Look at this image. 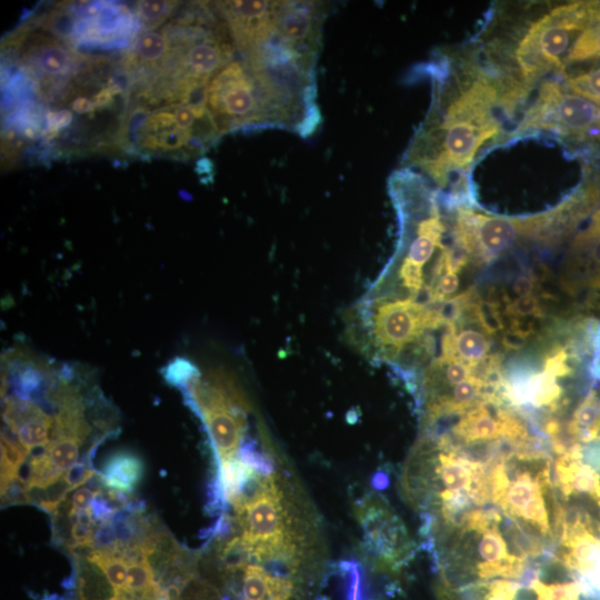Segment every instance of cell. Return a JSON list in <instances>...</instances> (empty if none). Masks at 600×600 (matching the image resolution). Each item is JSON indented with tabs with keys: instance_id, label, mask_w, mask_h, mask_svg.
<instances>
[{
	"instance_id": "6da1fadb",
	"label": "cell",
	"mask_w": 600,
	"mask_h": 600,
	"mask_svg": "<svg viewBox=\"0 0 600 600\" xmlns=\"http://www.w3.org/2000/svg\"><path fill=\"white\" fill-rule=\"evenodd\" d=\"M3 69L6 162L116 152L131 96L122 51L82 52L37 28L2 53Z\"/></svg>"
},
{
	"instance_id": "7a4b0ae2",
	"label": "cell",
	"mask_w": 600,
	"mask_h": 600,
	"mask_svg": "<svg viewBox=\"0 0 600 600\" xmlns=\"http://www.w3.org/2000/svg\"><path fill=\"white\" fill-rule=\"evenodd\" d=\"M474 54L430 62L432 101L403 156L404 168L450 188L449 203L471 198L468 174L480 148L502 143L506 122L526 97Z\"/></svg>"
},
{
	"instance_id": "3957f363",
	"label": "cell",
	"mask_w": 600,
	"mask_h": 600,
	"mask_svg": "<svg viewBox=\"0 0 600 600\" xmlns=\"http://www.w3.org/2000/svg\"><path fill=\"white\" fill-rule=\"evenodd\" d=\"M237 53L217 1L181 3L169 20L139 31L123 50L130 99L156 103L204 100L209 80Z\"/></svg>"
},
{
	"instance_id": "277c9868",
	"label": "cell",
	"mask_w": 600,
	"mask_h": 600,
	"mask_svg": "<svg viewBox=\"0 0 600 600\" xmlns=\"http://www.w3.org/2000/svg\"><path fill=\"white\" fill-rule=\"evenodd\" d=\"M438 584L458 588L496 579L524 581L550 550L493 506L474 508L451 524L427 531Z\"/></svg>"
},
{
	"instance_id": "5b68a950",
	"label": "cell",
	"mask_w": 600,
	"mask_h": 600,
	"mask_svg": "<svg viewBox=\"0 0 600 600\" xmlns=\"http://www.w3.org/2000/svg\"><path fill=\"white\" fill-rule=\"evenodd\" d=\"M399 219V241L390 263L368 294L409 298L427 304L433 274L449 244L438 192L421 173L402 167L389 179Z\"/></svg>"
},
{
	"instance_id": "8992f818",
	"label": "cell",
	"mask_w": 600,
	"mask_h": 600,
	"mask_svg": "<svg viewBox=\"0 0 600 600\" xmlns=\"http://www.w3.org/2000/svg\"><path fill=\"white\" fill-rule=\"evenodd\" d=\"M491 461L441 434L421 432L406 462L401 486L410 504L424 513L426 531L490 504Z\"/></svg>"
},
{
	"instance_id": "52a82bcc",
	"label": "cell",
	"mask_w": 600,
	"mask_h": 600,
	"mask_svg": "<svg viewBox=\"0 0 600 600\" xmlns=\"http://www.w3.org/2000/svg\"><path fill=\"white\" fill-rule=\"evenodd\" d=\"M489 502L552 552L563 509L547 446L509 448L496 456L489 468Z\"/></svg>"
},
{
	"instance_id": "ba28073f",
	"label": "cell",
	"mask_w": 600,
	"mask_h": 600,
	"mask_svg": "<svg viewBox=\"0 0 600 600\" xmlns=\"http://www.w3.org/2000/svg\"><path fill=\"white\" fill-rule=\"evenodd\" d=\"M446 323L441 307L367 293L351 314L350 329L352 341L372 360L414 373L432 356L429 332Z\"/></svg>"
},
{
	"instance_id": "9c48e42d",
	"label": "cell",
	"mask_w": 600,
	"mask_h": 600,
	"mask_svg": "<svg viewBox=\"0 0 600 600\" xmlns=\"http://www.w3.org/2000/svg\"><path fill=\"white\" fill-rule=\"evenodd\" d=\"M219 138L204 100H130L114 153L188 161L204 153Z\"/></svg>"
},
{
	"instance_id": "30bf717a",
	"label": "cell",
	"mask_w": 600,
	"mask_h": 600,
	"mask_svg": "<svg viewBox=\"0 0 600 600\" xmlns=\"http://www.w3.org/2000/svg\"><path fill=\"white\" fill-rule=\"evenodd\" d=\"M599 3L570 1L550 7L526 23L506 49V62L492 68L528 97L533 86L546 76L564 73L567 57L592 20Z\"/></svg>"
},
{
	"instance_id": "8fae6325",
	"label": "cell",
	"mask_w": 600,
	"mask_h": 600,
	"mask_svg": "<svg viewBox=\"0 0 600 600\" xmlns=\"http://www.w3.org/2000/svg\"><path fill=\"white\" fill-rule=\"evenodd\" d=\"M449 209L453 210L451 244L467 264L488 263L526 241H560L570 230L563 201L547 212L524 218L482 213L468 204Z\"/></svg>"
},
{
	"instance_id": "7c38bea8",
	"label": "cell",
	"mask_w": 600,
	"mask_h": 600,
	"mask_svg": "<svg viewBox=\"0 0 600 600\" xmlns=\"http://www.w3.org/2000/svg\"><path fill=\"white\" fill-rule=\"evenodd\" d=\"M538 132L568 146L600 147V104L570 91L559 80L546 79L502 143Z\"/></svg>"
},
{
	"instance_id": "4fadbf2b",
	"label": "cell",
	"mask_w": 600,
	"mask_h": 600,
	"mask_svg": "<svg viewBox=\"0 0 600 600\" xmlns=\"http://www.w3.org/2000/svg\"><path fill=\"white\" fill-rule=\"evenodd\" d=\"M32 18L78 49H120L129 46L140 30L133 10L112 2H59Z\"/></svg>"
},
{
	"instance_id": "5bb4252c",
	"label": "cell",
	"mask_w": 600,
	"mask_h": 600,
	"mask_svg": "<svg viewBox=\"0 0 600 600\" xmlns=\"http://www.w3.org/2000/svg\"><path fill=\"white\" fill-rule=\"evenodd\" d=\"M204 102L221 137L240 129L274 128L264 94L239 53L209 80Z\"/></svg>"
},
{
	"instance_id": "9a60e30c",
	"label": "cell",
	"mask_w": 600,
	"mask_h": 600,
	"mask_svg": "<svg viewBox=\"0 0 600 600\" xmlns=\"http://www.w3.org/2000/svg\"><path fill=\"white\" fill-rule=\"evenodd\" d=\"M189 404L207 427L220 463L237 457L244 433L246 401L221 371L200 373L182 388Z\"/></svg>"
},
{
	"instance_id": "2e32d148",
	"label": "cell",
	"mask_w": 600,
	"mask_h": 600,
	"mask_svg": "<svg viewBox=\"0 0 600 600\" xmlns=\"http://www.w3.org/2000/svg\"><path fill=\"white\" fill-rule=\"evenodd\" d=\"M561 284L570 294L600 290V209L573 238L563 263Z\"/></svg>"
},
{
	"instance_id": "e0dca14e",
	"label": "cell",
	"mask_w": 600,
	"mask_h": 600,
	"mask_svg": "<svg viewBox=\"0 0 600 600\" xmlns=\"http://www.w3.org/2000/svg\"><path fill=\"white\" fill-rule=\"evenodd\" d=\"M326 13L324 2L277 1L274 23L296 48L318 58Z\"/></svg>"
},
{
	"instance_id": "ac0fdd59",
	"label": "cell",
	"mask_w": 600,
	"mask_h": 600,
	"mask_svg": "<svg viewBox=\"0 0 600 600\" xmlns=\"http://www.w3.org/2000/svg\"><path fill=\"white\" fill-rule=\"evenodd\" d=\"M563 444L568 450L576 443L600 440V391L592 388L579 401L563 427Z\"/></svg>"
},
{
	"instance_id": "d6986e66",
	"label": "cell",
	"mask_w": 600,
	"mask_h": 600,
	"mask_svg": "<svg viewBox=\"0 0 600 600\" xmlns=\"http://www.w3.org/2000/svg\"><path fill=\"white\" fill-rule=\"evenodd\" d=\"M144 464L133 452L111 454L98 473L103 487L130 494L142 480Z\"/></svg>"
},
{
	"instance_id": "ffe728a7",
	"label": "cell",
	"mask_w": 600,
	"mask_h": 600,
	"mask_svg": "<svg viewBox=\"0 0 600 600\" xmlns=\"http://www.w3.org/2000/svg\"><path fill=\"white\" fill-rule=\"evenodd\" d=\"M596 59H600V3L590 23L574 41L566 60V70L571 64Z\"/></svg>"
},
{
	"instance_id": "44dd1931",
	"label": "cell",
	"mask_w": 600,
	"mask_h": 600,
	"mask_svg": "<svg viewBox=\"0 0 600 600\" xmlns=\"http://www.w3.org/2000/svg\"><path fill=\"white\" fill-rule=\"evenodd\" d=\"M80 556L87 557L104 572L114 589V594L123 589L127 581L128 563L113 548H94Z\"/></svg>"
},
{
	"instance_id": "7402d4cb",
	"label": "cell",
	"mask_w": 600,
	"mask_h": 600,
	"mask_svg": "<svg viewBox=\"0 0 600 600\" xmlns=\"http://www.w3.org/2000/svg\"><path fill=\"white\" fill-rule=\"evenodd\" d=\"M181 4L180 1L144 0L133 4L139 31L151 30L169 20Z\"/></svg>"
},
{
	"instance_id": "603a6c76",
	"label": "cell",
	"mask_w": 600,
	"mask_h": 600,
	"mask_svg": "<svg viewBox=\"0 0 600 600\" xmlns=\"http://www.w3.org/2000/svg\"><path fill=\"white\" fill-rule=\"evenodd\" d=\"M561 77L570 91L600 104V67L564 72Z\"/></svg>"
},
{
	"instance_id": "cb8c5ba5",
	"label": "cell",
	"mask_w": 600,
	"mask_h": 600,
	"mask_svg": "<svg viewBox=\"0 0 600 600\" xmlns=\"http://www.w3.org/2000/svg\"><path fill=\"white\" fill-rule=\"evenodd\" d=\"M44 449L39 453H33L29 462V476L26 480L27 488H46L63 476Z\"/></svg>"
},
{
	"instance_id": "d4e9b609",
	"label": "cell",
	"mask_w": 600,
	"mask_h": 600,
	"mask_svg": "<svg viewBox=\"0 0 600 600\" xmlns=\"http://www.w3.org/2000/svg\"><path fill=\"white\" fill-rule=\"evenodd\" d=\"M82 446L83 443L73 438H56L44 448V451L54 466L66 472L79 462Z\"/></svg>"
},
{
	"instance_id": "484cf974",
	"label": "cell",
	"mask_w": 600,
	"mask_h": 600,
	"mask_svg": "<svg viewBox=\"0 0 600 600\" xmlns=\"http://www.w3.org/2000/svg\"><path fill=\"white\" fill-rule=\"evenodd\" d=\"M219 556L226 567L231 570L244 569L253 560L252 548L241 536L224 542L219 550Z\"/></svg>"
},
{
	"instance_id": "4316f807",
	"label": "cell",
	"mask_w": 600,
	"mask_h": 600,
	"mask_svg": "<svg viewBox=\"0 0 600 600\" xmlns=\"http://www.w3.org/2000/svg\"><path fill=\"white\" fill-rule=\"evenodd\" d=\"M243 570L244 600H267L270 574L256 563L248 564Z\"/></svg>"
},
{
	"instance_id": "83f0119b",
	"label": "cell",
	"mask_w": 600,
	"mask_h": 600,
	"mask_svg": "<svg viewBox=\"0 0 600 600\" xmlns=\"http://www.w3.org/2000/svg\"><path fill=\"white\" fill-rule=\"evenodd\" d=\"M157 582L154 571L147 559L128 564L127 581L122 590L117 593H136L148 589ZM116 593V594H117ZM114 594V596H116Z\"/></svg>"
},
{
	"instance_id": "f1b7e54d",
	"label": "cell",
	"mask_w": 600,
	"mask_h": 600,
	"mask_svg": "<svg viewBox=\"0 0 600 600\" xmlns=\"http://www.w3.org/2000/svg\"><path fill=\"white\" fill-rule=\"evenodd\" d=\"M198 374L199 370L184 359H178L171 362L164 371L166 380L179 388L187 386Z\"/></svg>"
},
{
	"instance_id": "f546056e",
	"label": "cell",
	"mask_w": 600,
	"mask_h": 600,
	"mask_svg": "<svg viewBox=\"0 0 600 600\" xmlns=\"http://www.w3.org/2000/svg\"><path fill=\"white\" fill-rule=\"evenodd\" d=\"M94 470L89 466V461H79L70 470L64 472L66 479L71 490H76L84 482L94 477Z\"/></svg>"
},
{
	"instance_id": "4dcf8cb0",
	"label": "cell",
	"mask_w": 600,
	"mask_h": 600,
	"mask_svg": "<svg viewBox=\"0 0 600 600\" xmlns=\"http://www.w3.org/2000/svg\"><path fill=\"white\" fill-rule=\"evenodd\" d=\"M97 491L89 487H79L73 493L68 497L71 510L81 511L89 509Z\"/></svg>"
}]
</instances>
